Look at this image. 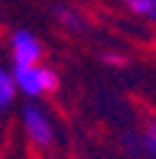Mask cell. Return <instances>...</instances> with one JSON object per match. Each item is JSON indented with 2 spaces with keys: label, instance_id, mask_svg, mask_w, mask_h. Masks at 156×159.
<instances>
[{
  "label": "cell",
  "instance_id": "8",
  "mask_svg": "<svg viewBox=\"0 0 156 159\" xmlns=\"http://www.w3.org/2000/svg\"><path fill=\"white\" fill-rule=\"evenodd\" d=\"M103 63H108V66H126V56L124 53H103Z\"/></svg>",
  "mask_w": 156,
  "mask_h": 159
},
{
  "label": "cell",
  "instance_id": "7",
  "mask_svg": "<svg viewBox=\"0 0 156 159\" xmlns=\"http://www.w3.org/2000/svg\"><path fill=\"white\" fill-rule=\"evenodd\" d=\"M141 149L151 157H156V116L149 119V124L144 126V134H141Z\"/></svg>",
  "mask_w": 156,
  "mask_h": 159
},
{
  "label": "cell",
  "instance_id": "6",
  "mask_svg": "<svg viewBox=\"0 0 156 159\" xmlns=\"http://www.w3.org/2000/svg\"><path fill=\"white\" fill-rule=\"evenodd\" d=\"M126 8L144 20L156 23V0H126Z\"/></svg>",
  "mask_w": 156,
  "mask_h": 159
},
{
  "label": "cell",
  "instance_id": "4",
  "mask_svg": "<svg viewBox=\"0 0 156 159\" xmlns=\"http://www.w3.org/2000/svg\"><path fill=\"white\" fill-rule=\"evenodd\" d=\"M55 18H58V23H61L66 30H71V33H86L88 30L86 15L81 10H76V8H68V5L55 8Z\"/></svg>",
  "mask_w": 156,
  "mask_h": 159
},
{
  "label": "cell",
  "instance_id": "9",
  "mask_svg": "<svg viewBox=\"0 0 156 159\" xmlns=\"http://www.w3.org/2000/svg\"><path fill=\"white\" fill-rule=\"evenodd\" d=\"M124 3H126V0H124Z\"/></svg>",
  "mask_w": 156,
  "mask_h": 159
},
{
  "label": "cell",
  "instance_id": "5",
  "mask_svg": "<svg viewBox=\"0 0 156 159\" xmlns=\"http://www.w3.org/2000/svg\"><path fill=\"white\" fill-rule=\"evenodd\" d=\"M15 96H18V86H15L13 73L0 68V111H5L8 106H13Z\"/></svg>",
  "mask_w": 156,
  "mask_h": 159
},
{
  "label": "cell",
  "instance_id": "3",
  "mask_svg": "<svg viewBox=\"0 0 156 159\" xmlns=\"http://www.w3.org/2000/svg\"><path fill=\"white\" fill-rule=\"evenodd\" d=\"M10 53H13V66H33L41 63L43 46L30 30H15L10 38Z\"/></svg>",
  "mask_w": 156,
  "mask_h": 159
},
{
  "label": "cell",
  "instance_id": "1",
  "mask_svg": "<svg viewBox=\"0 0 156 159\" xmlns=\"http://www.w3.org/2000/svg\"><path fill=\"white\" fill-rule=\"evenodd\" d=\"M13 78L20 93L30 98H41L46 93H53L58 89V76L53 68L43 63H33V66H13Z\"/></svg>",
  "mask_w": 156,
  "mask_h": 159
},
{
  "label": "cell",
  "instance_id": "2",
  "mask_svg": "<svg viewBox=\"0 0 156 159\" xmlns=\"http://www.w3.org/2000/svg\"><path fill=\"white\" fill-rule=\"evenodd\" d=\"M23 129L28 134V139L38 147V149H48L55 139L50 116L46 114V109H41L38 104H25L23 106Z\"/></svg>",
  "mask_w": 156,
  "mask_h": 159
}]
</instances>
